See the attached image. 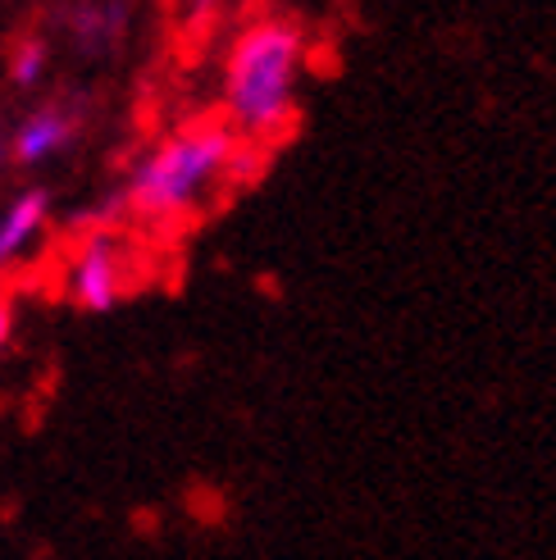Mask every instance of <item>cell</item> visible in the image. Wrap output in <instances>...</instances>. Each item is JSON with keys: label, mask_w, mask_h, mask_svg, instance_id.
Returning a JSON list of instances; mask_svg holds the SVG:
<instances>
[{"label": "cell", "mask_w": 556, "mask_h": 560, "mask_svg": "<svg viewBox=\"0 0 556 560\" xmlns=\"http://www.w3.org/2000/svg\"><path fill=\"white\" fill-rule=\"evenodd\" d=\"M305 33L292 19H260L224 60V109L238 137H274L297 119Z\"/></svg>", "instance_id": "6da1fadb"}, {"label": "cell", "mask_w": 556, "mask_h": 560, "mask_svg": "<svg viewBox=\"0 0 556 560\" xmlns=\"http://www.w3.org/2000/svg\"><path fill=\"white\" fill-rule=\"evenodd\" d=\"M238 151L242 137L229 119H192L137 160V170L124 187V206L142 219L187 214L233 170Z\"/></svg>", "instance_id": "7a4b0ae2"}, {"label": "cell", "mask_w": 556, "mask_h": 560, "mask_svg": "<svg viewBox=\"0 0 556 560\" xmlns=\"http://www.w3.org/2000/svg\"><path fill=\"white\" fill-rule=\"evenodd\" d=\"M124 273H128V265H124L119 242L109 233H92L69 265V301L88 315L115 311L124 296Z\"/></svg>", "instance_id": "3957f363"}, {"label": "cell", "mask_w": 556, "mask_h": 560, "mask_svg": "<svg viewBox=\"0 0 556 560\" xmlns=\"http://www.w3.org/2000/svg\"><path fill=\"white\" fill-rule=\"evenodd\" d=\"M82 132V109L73 101H50V105H37L33 115H27L14 137H10V155L14 164H23V170H37V164L55 160L65 147L78 142Z\"/></svg>", "instance_id": "277c9868"}, {"label": "cell", "mask_w": 556, "mask_h": 560, "mask_svg": "<svg viewBox=\"0 0 556 560\" xmlns=\"http://www.w3.org/2000/svg\"><path fill=\"white\" fill-rule=\"evenodd\" d=\"M46 223H50V191H42V187L19 191L14 201L0 210V273L14 269L27 256V246L46 233Z\"/></svg>", "instance_id": "5b68a950"}, {"label": "cell", "mask_w": 556, "mask_h": 560, "mask_svg": "<svg viewBox=\"0 0 556 560\" xmlns=\"http://www.w3.org/2000/svg\"><path fill=\"white\" fill-rule=\"evenodd\" d=\"M65 27L82 55H105L128 33V5L124 0H78L65 14Z\"/></svg>", "instance_id": "8992f818"}, {"label": "cell", "mask_w": 556, "mask_h": 560, "mask_svg": "<svg viewBox=\"0 0 556 560\" xmlns=\"http://www.w3.org/2000/svg\"><path fill=\"white\" fill-rule=\"evenodd\" d=\"M5 69H10L14 88H37V82H46V73H50V46H46L42 37H23V42L10 50Z\"/></svg>", "instance_id": "52a82bcc"}, {"label": "cell", "mask_w": 556, "mask_h": 560, "mask_svg": "<svg viewBox=\"0 0 556 560\" xmlns=\"http://www.w3.org/2000/svg\"><path fill=\"white\" fill-rule=\"evenodd\" d=\"M10 332H14V305H10L5 292H0V347L10 342Z\"/></svg>", "instance_id": "ba28073f"}, {"label": "cell", "mask_w": 556, "mask_h": 560, "mask_svg": "<svg viewBox=\"0 0 556 560\" xmlns=\"http://www.w3.org/2000/svg\"><path fill=\"white\" fill-rule=\"evenodd\" d=\"M5 155H10V142H5V128H0V164H5Z\"/></svg>", "instance_id": "9c48e42d"}, {"label": "cell", "mask_w": 556, "mask_h": 560, "mask_svg": "<svg viewBox=\"0 0 556 560\" xmlns=\"http://www.w3.org/2000/svg\"><path fill=\"white\" fill-rule=\"evenodd\" d=\"M265 5H288V0H265Z\"/></svg>", "instance_id": "30bf717a"}]
</instances>
